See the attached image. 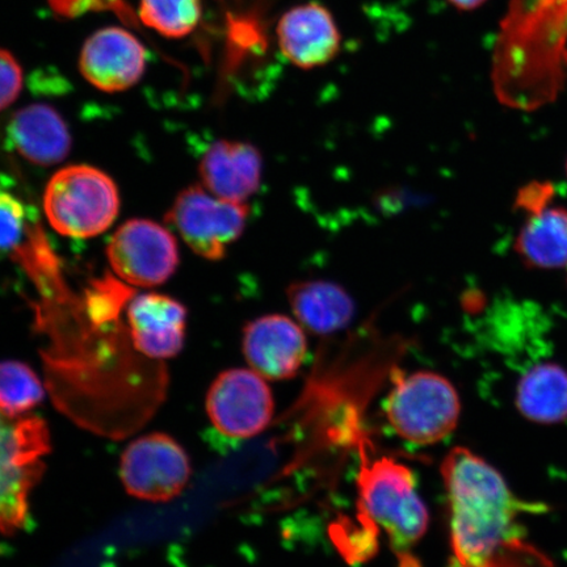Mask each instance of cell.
I'll return each mask as SVG.
<instances>
[{
    "label": "cell",
    "mask_w": 567,
    "mask_h": 567,
    "mask_svg": "<svg viewBox=\"0 0 567 567\" xmlns=\"http://www.w3.org/2000/svg\"><path fill=\"white\" fill-rule=\"evenodd\" d=\"M25 208L16 196L0 193V258L16 248L25 230Z\"/></svg>",
    "instance_id": "cell-22"
},
{
    "label": "cell",
    "mask_w": 567,
    "mask_h": 567,
    "mask_svg": "<svg viewBox=\"0 0 567 567\" xmlns=\"http://www.w3.org/2000/svg\"><path fill=\"white\" fill-rule=\"evenodd\" d=\"M190 474L186 450L162 432L136 439L120 461V477L127 494L141 501H173L188 485Z\"/></svg>",
    "instance_id": "cell-8"
},
{
    "label": "cell",
    "mask_w": 567,
    "mask_h": 567,
    "mask_svg": "<svg viewBox=\"0 0 567 567\" xmlns=\"http://www.w3.org/2000/svg\"><path fill=\"white\" fill-rule=\"evenodd\" d=\"M275 401L264 375L245 368L224 371L212 382L207 414L219 434L250 439L271 423Z\"/></svg>",
    "instance_id": "cell-10"
},
{
    "label": "cell",
    "mask_w": 567,
    "mask_h": 567,
    "mask_svg": "<svg viewBox=\"0 0 567 567\" xmlns=\"http://www.w3.org/2000/svg\"><path fill=\"white\" fill-rule=\"evenodd\" d=\"M555 197V188L549 183L534 182L524 187L516 197V208L530 213L548 207Z\"/></svg>",
    "instance_id": "cell-24"
},
{
    "label": "cell",
    "mask_w": 567,
    "mask_h": 567,
    "mask_svg": "<svg viewBox=\"0 0 567 567\" xmlns=\"http://www.w3.org/2000/svg\"><path fill=\"white\" fill-rule=\"evenodd\" d=\"M287 297L303 329L319 337H331L352 321L354 302L343 287L324 280L290 284Z\"/></svg>",
    "instance_id": "cell-17"
},
{
    "label": "cell",
    "mask_w": 567,
    "mask_h": 567,
    "mask_svg": "<svg viewBox=\"0 0 567 567\" xmlns=\"http://www.w3.org/2000/svg\"><path fill=\"white\" fill-rule=\"evenodd\" d=\"M264 158L257 147L243 141L219 140L200 162V176L208 193L223 200L246 203L258 193Z\"/></svg>",
    "instance_id": "cell-15"
},
{
    "label": "cell",
    "mask_w": 567,
    "mask_h": 567,
    "mask_svg": "<svg viewBox=\"0 0 567 567\" xmlns=\"http://www.w3.org/2000/svg\"><path fill=\"white\" fill-rule=\"evenodd\" d=\"M131 339L141 354L153 360L172 359L186 340L187 309L172 297L148 293L127 309Z\"/></svg>",
    "instance_id": "cell-14"
},
{
    "label": "cell",
    "mask_w": 567,
    "mask_h": 567,
    "mask_svg": "<svg viewBox=\"0 0 567 567\" xmlns=\"http://www.w3.org/2000/svg\"><path fill=\"white\" fill-rule=\"evenodd\" d=\"M203 0H141L140 17L152 30L179 39L195 30L202 19Z\"/></svg>",
    "instance_id": "cell-21"
},
{
    "label": "cell",
    "mask_w": 567,
    "mask_h": 567,
    "mask_svg": "<svg viewBox=\"0 0 567 567\" xmlns=\"http://www.w3.org/2000/svg\"><path fill=\"white\" fill-rule=\"evenodd\" d=\"M516 406L529 421L559 423L567 420V371L557 364H540L523 375Z\"/></svg>",
    "instance_id": "cell-19"
},
{
    "label": "cell",
    "mask_w": 567,
    "mask_h": 567,
    "mask_svg": "<svg viewBox=\"0 0 567 567\" xmlns=\"http://www.w3.org/2000/svg\"><path fill=\"white\" fill-rule=\"evenodd\" d=\"M250 217L246 203L223 200L203 187L182 190L166 215L190 250L208 260H221L243 236Z\"/></svg>",
    "instance_id": "cell-7"
},
{
    "label": "cell",
    "mask_w": 567,
    "mask_h": 567,
    "mask_svg": "<svg viewBox=\"0 0 567 567\" xmlns=\"http://www.w3.org/2000/svg\"><path fill=\"white\" fill-rule=\"evenodd\" d=\"M567 70V0H513L494 51L496 96L516 109L553 101Z\"/></svg>",
    "instance_id": "cell-2"
},
{
    "label": "cell",
    "mask_w": 567,
    "mask_h": 567,
    "mask_svg": "<svg viewBox=\"0 0 567 567\" xmlns=\"http://www.w3.org/2000/svg\"><path fill=\"white\" fill-rule=\"evenodd\" d=\"M385 413L395 434L403 441L417 445L436 444L457 427L460 396L442 374L395 372Z\"/></svg>",
    "instance_id": "cell-5"
},
{
    "label": "cell",
    "mask_w": 567,
    "mask_h": 567,
    "mask_svg": "<svg viewBox=\"0 0 567 567\" xmlns=\"http://www.w3.org/2000/svg\"><path fill=\"white\" fill-rule=\"evenodd\" d=\"M358 488L361 513L385 532L401 563L413 567L411 550L421 543L430 524L413 473L393 458L368 461L361 465Z\"/></svg>",
    "instance_id": "cell-3"
},
{
    "label": "cell",
    "mask_w": 567,
    "mask_h": 567,
    "mask_svg": "<svg viewBox=\"0 0 567 567\" xmlns=\"http://www.w3.org/2000/svg\"><path fill=\"white\" fill-rule=\"evenodd\" d=\"M44 209L49 224L62 236L96 237L110 229L118 215V189L102 169L69 166L48 183Z\"/></svg>",
    "instance_id": "cell-6"
},
{
    "label": "cell",
    "mask_w": 567,
    "mask_h": 567,
    "mask_svg": "<svg viewBox=\"0 0 567 567\" xmlns=\"http://www.w3.org/2000/svg\"><path fill=\"white\" fill-rule=\"evenodd\" d=\"M23 89V69L6 49L0 48V112L17 102Z\"/></svg>",
    "instance_id": "cell-23"
},
{
    "label": "cell",
    "mask_w": 567,
    "mask_h": 567,
    "mask_svg": "<svg viewBox=\"0 0 567 567\" xmlns=\"http://www.w3.org/2000/svg\"><path fill=\"white\" fill-rule=\"evenodd\" d=\"M276 38L284 59L302 70L328 65L342 47L334 17L318 2L297 4L284 12Z\"/></svg>",
    "instance_id": "cell-12"
},
{
    "label": "cell",
    "mask_w": 567,
    "mask_h": 567,
    "mask_svg": "<svg viewBox=\"0 0 567 567\" xmlns=\"http://www.w3.org/2000/svg\"><path fill=\"white\" fill-rule=\"evenodd\" d=\"M51 434L35 415L10 416L0 410V534L25 526L30 495L45 472Z\"/></svg>",
    "instance_id": "cell-4"
},
{
    "label": "cell",
    "mask_w": 567,
    "mask_h": 567,
    "mask_svg": "<svg viewBox=\"0 0 567 567\" xmlns=\"http://www.w3.org/2000/svg\"><path fill=\"white\" fill-rule=\"evenodd\" d=\"M452 556L449 567H556L529 542L522 516L545 509L517 498L484 458L456 446L443 460Z\"/></svg>",
    "instance_id": "cell-1"
},
{
    "label": "cell",
    "mask_w": 567,
    "mask_h": 567,
    "mask_svg": "<svg viewBox=\"0 0 567 567\" xmlns=\"http://www.w3.org/2000/svg\"><path fill=\"white\" fill-rule=\"evenodd\" d=\"M243 351L251 370L265 379L288 380L301 370L308 340L295 319L269 315L245 326Z\"/></svg>",
    "instance_id": "cell-11"
},
{
    "label": "cell",
    "mask_w": 567,
    "mask_h": 567,
    "mask_svg": "<svg viewBox=\"0 0 567 567\" xmlns=\"http://www.w3.org/2000/svg\"><path fill=\"white\" fill-rule=\"evenodd\" d=\"M515 250L524 264L542 269L567 266V210L548 207L528 213Z\"/></svg>",
    "instance_id": "cell-18"
},
{
    "label": "cell",
    "mask_w": 567,
    "mask_h": 567,
    "mask_svg": "<svg viewBox=\"0 0 567 567\" xmlns=\"http://www.w3.org/2000/svg\"><path fill=\"white\" fill-rule=\"evenodd\" d=\"M80 69L84 80L97 90H130L145 73L146 49L123 28H104L84 42Z\"/></svg>",
    "instance_id": "cell-13"
},
{
    "label": "cell",
    "mask_w": 567,
    "mask_h": 567,
    "mask_svg": "<svg viewBox=\"0 0 567 567\" xmlns=\"http://www.w3.org/2000/svg\"><path fill=\"white\" fill-rule=\"evenodd\" d=\"M106 257L120 279L152 288L166 282L179 265L172 233L151 219H131L120 226L106 246Z\"/></svg>",
    "instance_id": "cell-9"
},
{
    "label": "cell",
    "mask_w": 567,
    "mask_h": 567,
    "mask_svg": "<svg viewBox=\"0 0 567 567\" xmlns=\"http://www.w3.org/2000/svg\"><path fill=\"white\" fill-rule=\"evenodd\" d=\"M566 173H567V165H566Z\"/></svg>",
    "instance_id": "cell-26"
},
{
    "label": "cell",
    "mask_w": 567,
    "mask_h": 567,
    "mask_svg": "<svg viewBox=\"0 0 567 567\" xmlns=\"http://www.w3.org/2000/svg\"><path fill=\"white\" fill-rule=\"evenodd\" d=\"M452 7H455L458 11H474L484 6L487 0H446Z\"/></svg>",
    "instance_id": "cell-25"
},
{
    "label": "cell",
    "mask_w": 567,
    "mask_h": 567,
    "mask_svg": "<svg viewBox=\"0 0 567 567\" xmlns=\"http://www.w3.org/2000/svg\"><path fill=\"white\" fill-rule=\"evenodd\" d=\"M45 399V388L30 365L0 361V410L17 417L30 413Z\"/></svg>",
    "instance_id": "cell-20"
},
{
    "label": "cell",
    "mask_w": 567,
    "mask_h": 567,
    "mask_svg": "<svg viewBox=\"0 0 567 567\" xmlns=\"http://www.w3.org/2000/svg\"><path fill=\"white\" fill-rule=\"evenodd\" d=\"M7 137L13 151L38 166H53L71 151L65 120L48 104H31L11 118Z\"/></svg>",
    "instance_id": "cell-16"
}]
</instances>
